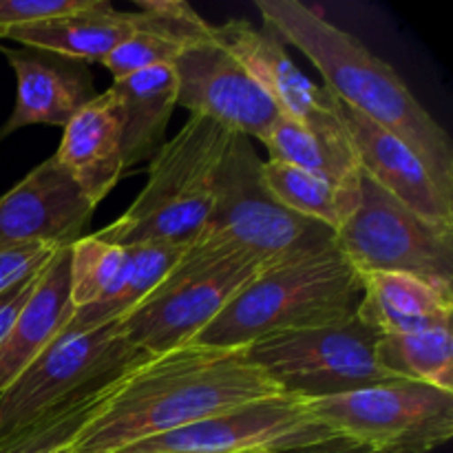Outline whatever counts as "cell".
Masks as SVG:
<instances>
[{
    "mask_svg": "<svg viewBox=\"0 0 453 453\" xmlns=\"http://www.w3.org/2000/svg\"><path fill=\"white\" fill-rule=\"evenodd\" d=\"M42 270L44 268H40L38 273L29 274V277H25L22 281H18L16 286H12L9 290H4L3 295H0V343L7 339L9 330H12L13 323H16L18 314L25 308L27 301L31 299V295H34Z\"/></svg>",
    "mask_w": 453,
    "mask_h": 453,
    "instance_id": "obj_30",
    "label": "cell"
},
{
    "mask_svg": "<svg viewBox=\"0 0 453 453\" xmlns=\"http://www.w3.org/2000/svg\"><path fill=\"white\" fill-rule=\"evenodd\" d=\"M177 106L212 119L233 133L264 142L281 113L250 78L242 62L203 27L181 47L173 62Z\"/></svg>",
    "mask_w": 453,
    "mask_h": 453,
    "instance_id": "obj_11",
    "label": "cell"
},
{
    "mask_svg": "<svg viewBox=\"0 0 453 453\" xmlns=\"http://www.w3.org/2000/svg\"><path fill=\"white\" fill-rule=\"evenodd\" d=\"M270 159L303 168L321 180L330 181L336 188L358 193L361 184V166L357 153L349 144L348 133L343 135H321L295 119L281 118L274 122L268 135L264 137Z\"/></svg>",
    "mask_w": 453,
    "mask_h": 453,
    "instance_id": "obj_22",
    "label": "cell"
},
{
    "mask_svg": "<svg viewBox=\"0 0 453 453\" xmlns=\"http://www.w3.org/2000/svg\"><path fill=\"white\" fill-rule=\"evenodd\" d=\"M264 270L242 252L193 242L168 277L118 321L119 332L149 357L190 343Z\"/></svg>",
    "mask_w": 453,
    "mask_h": 453,
    "instance_id": "obj_6",
    "label": "cell"
},
{
    "mask_svg": "<svg viewBox=\"0 0 453 453\" xmlns=\"http://www.w3.org/2000/svg\"><path fill=\"white\" fill-rule=\"evenodd\" d=\"M58 248L53 246H25L0 250V295L16 286L29 274L38 273L49 264Z\"/></svg>",
    "mask_w": 453,
    "mask_h": 453,
    "instance_id": "obj_29",
    "label": "cell"
},
{
    "mask_svg": "<svg viewBox=\"0 0 453 453\" xmlns=\"http://www.w3.org/2000/svg\"><path fill=\"white\" fill-rule=\"evenodd\" d=\"M283 453H376V451H372L370 447L361 445V442L349 441V438L334 436V438H327V441L314 442V445L296 447V449L283 451Z\"/></svg>",
    "mask_w": 453,
    "mask_h": 453,
    "instance_id": "obj_31",
    "label": "cell"
},
{
    "mask_svg": "<svg viewBox=\"0 0 453 453\" xmlns=\"http://www.w3.org/2000/svg\"><path fill=\"white\" fill-rule=\"evenodd\" d=\"M358 206L334 233L341 255L358 274H411L453 292V230L403 206L361 173Z\"/></svg>",
    "mask_w": 453,
    "mask_h": 453,
    "instance_id": "obj_9",
    "label": "cell"
},
{
    "mask_svg": "<svg viewBox=\"0 0 453 453\" xmlns=\"http://www.w3.org/2000/svg\"><path fill=\"white\" fill-rule=\"evenodd\" d=\"M131 370V367H128ZM124 374V372H122ZM122 374L106 376L91 388L53 407L51 411L31 423L22 432L0 441V453H62L71 447L80 429L97 414L102 405L113 396Z\"/></svg>",
    "mask_w": 453,
    "mask_h": 453,
    "instance_id": "obj_25",
    "label": "cell"
},
{
    "mask_svg": "<svg viewBox=\"0 0 453 453\" xmlns=\"http://www.w3.org/2000/svg\"><path fill=\"white\" fill-rule=\"evenodd\" d=\"M93 211L58 159H44L0 197V250L71 246L84 237Z\"/></svg>",
    "mask_w": 453,
    "mask_h": 453,
    "instance_id": "obj_14",
    "label": "cell"
},
{
    "mask_svg": "<svg viewBox=\"0 0 453 453\" xmlns=\"http://www.w3.org/2000/svg\"><path fill=\"white\" fill-rule=\"evenodd\" d=\"M186 248L188 246H175V243H144V246L127 248L128 259L115 290L100 303L75 310L69 326L62 332L82 334L122 321L168 277Z\"/></svg>",
    "mask_w": 453,
    "mask_h": 453,
    "instance_id": "obj_23",
    "label": "cell"
},
{
    "mask_svg": "<svg viewBox=\"0 0 453 453\" xmlns=\"http://www.w3.org/2000/svg\"><path fill=\"white\" fill-rule=\"evenodd\" d=\"M128 250L113 246L96 234H84L69 246L71 303L75 310L104 301L118 286L127 265Z\"/></svg>",
    "mask_w": 453,
    "mask_h": 453,
    "instance_id": "obj_27",
    "label": "cell"
},
{
    "mask_svg": "<svg viewBox=\"0 0 453 453\" xmlns=\"http://www.w3.org/2000/svg\"><path fill=\"white\" fill-rule=\"evenodd\" d=\"M73 312L69 246H65L58 248L44 265L34 295L20 310L7 339L0 343V394L58 339Z\"/></svg>",
    "mask_w": 453,
    "mask_h": 453,
    "instance_id": "obj_18",
    "label": "cell"
},
{
    "mask_svg": "<svg viewBox=\"0 0 453 453\" xmlns=\"http://www.w3.org/2000/svg\"><path fill=\"white\" fill-rule=\"evenodd\" d=\"M250 137L233 133L215 177L211 217L195 242L224 246L265 268L334 246V230L283 208L264 181Z\"/></svg>",
    "mask_w": 453,
    "mask_h": 453,
    "instance_id": "obj_5",
    "label": "cell"
},
{
    "mask_svg": "<svg viewBox=\"0 0 453 453\" xmlns=\"http://www.w3.org/2000/svg\"><path fill=\"white\" fill-rule=\"evenodd\" d=\"M363 277L332 248L264 270L190 343L248 348L265 336L332 326L357 314Z\"/></svg>",
    "mask_w": 453,
    "mask_h": 453,
    "instance_id": "obj_3",
    "label": "cell"
},
{
    "mask_svg": "<svg viewBox=\"0 0 453 453\" xmlns=\"http://www.w3.org/2000/svg\"><path fill=\"white\" fill-rule=\"evenodd\" d=\"M264 27L303 53L323 87L352 111L414 150L441 193L453 202V144L445 128L411 96L401 75L357 35L299 0H257Z\"/></svg>",
    "mask_w": 453,
    "mask_h": 453,
    "instance_id": "obj_2",
    "label": "cell"
},
{
    "mask_svg": "<svg viewBox=\"0 0 453 453\" xmlns=\"http://www.w3.org/2000/svg\"><path fill=\"white\" fill-rule=\"evenodd\" d=\"M122 133V109L109 87L66 124L53 155L93 208L104 202L127 171Z\"/></svg>",
    "mask_w": 453,
    "mask_h": 453,
    "instance_id": "obj_17",
    "label": "cell"
},
{
    "mask_svg": "<svg viewBox=\"0 0 453 453\" xmlns=\"http://www.w3.org/2000/svg\"><path fill=\"white\" fill-rule=\"evenodd\" d=\"M212 31L277 104L279 113L321 135H343L336 97L305 78L288 53V44L274 31L248 20H228Z\"/></svg>",
    "mask_w": 453,
    "mask_h": 453,
    "instance_id": "obj_13",
    "label": "cell"
},
{
    "mask_svg": "<svg viewBox=\"0 0 453 453\" xmlns=\"http://www.w3.org/2000/svg\"><path fill=\"white\" fill-rule=\"evenodd\" d=\"M261 171L265 186L283 208L305 219L319 221L334 233L352 217L361 199L358 193L336 188L330 181L290 164L268 159Z\"/></svg>",
    "mask_w": 453,
    "mask_h": 453,
    "instance_id": "obj_24",
    "label": "cell"
},
{
    "mask_svg": "<svg viewBox=\"0 0 453 453\" xmlns=\"http://www.w3.org/2000/svg\"><path fill=\"white\" fill-rule=\"evenodd\" d=\"M379 339L354 314L332 326L265 336L246 354L286 396L319 401L392 379L376 361Z\"/></svg>",
    "mask_w": 453,
    "mask_h": 453,
    "instance_id": "obj_7",
    "label": "cell"
},
{
    "mask_svg": "<svg viewBox=\"0 0 453 453\" xmlns=\"http://www.w3.org/2000/svg\"><path fill=\"white\" fill-rule=\"evenodd\" d=\"M281 394L246 348L184 343L124 372L113 396L71 442V453H118Z\"/></svg>",
    "mask_w": 453,
    "mask_h": 453,
    "instance_id": "obj_1",
    "label": "cell"
},
{
    "mask_svg": "<svg viewBox=\"0 0 453 453\" xmlns=\"http://www.w3.org/2000/svg\"><path fill=\"white\" fill-rule=\"evenodd\" d=\"M339 102V100H336ZM339 118L363 175L438 228L453 230V202L447 199L410 146L339 102Z\"/></svg>",
    "mask_w": 453,
    "mask_h": 453,
    "instance_id": "obj_16",
    "label": "cell"
},
{
    "mask_svg": "<svg viewBox=\"0 0 453 453\" xmlns=\"http://www.w3.org/2000/svg\"><path fill=\"white\" fill-rule=\"evenodd\" d=\"M62 453H71V447H69V449H66V451H62Z\"/></svg>",
    "mask_w": 453,
    "mask_h": 453,
    "instance_id": "obj_33",
    "label": "cell"
},
{
    "mask_svg": "<svg viewBox=\"0 0 453 453\" xmlns=\"http://www.w3.org/2000/svg\"><path fill=\"white\" fill-rule=\"evenodd\" d=\"M376 361L392 379L414 380L453 394V332L451 327L380 336Z\"/></svg>",
    "mask_w": 453,
    "mask_h": 453,
    "instance_id": "obj_26",
    "label": "cell"
},
{
    "mask_svg": "<svg viewBox=\"0 0 453 453\" xmlns=\"http://www.w3.org/2000/svg\"><path fill=\"white\" fill-rule=\"evenodd\" d=\"M357 317L380 336L451 327L453 292L411 274H363V295Z\"/></svg>",
    "mask_w": 453,
    "mask_h": 453,
    "instance_id": "obj_20",
    "label": "cell"
},
{
    "mask_svg": "<svg viewBox=\"0 0 453 453\" xmlns=\"http://www.w3.org/2000/svg\"><path fill=\"white\" fill-rule=\"evenodd\" d=\"M122 109L124 166L153 157L166 142V128L177 106V80L173 65L153 66L127 78L113 80Z\"/></svg>",
    "mask_w": 453,
    "mask_h": 453,
    "instance_id": "obj_21",
    "label": "cell"
},
{
    "mask_svg": "<svg viewBox=\"0 0 453 453\" xmlns=\"http://www.w3.org/2000/svg\"><path fill=\"white\" fill-rule=\"evenodd\" d=\"M144 12H118L109 0H96L88 9L35 25L0 29V38L29 49L60 53L91 65L100 62L128 35L144 27Z\"/></svg>",
    "mask_w": 453,
    "mask_h": 453,
    "instance_id": "obj_19",
    "label": "cell"
},
{
    "mask_svg": "<svg viewBox=\"0 0 453 453\" xmlns=\"http://www.w3.org/2000/svg\"><path fill=\"white\" fill-rule=\"evenodd\" d=\"M16 73V106L7 124L0 128V140L18 128L47 124L65 128L80 109L97 97L88 65L42 49L0 47Z\"/></svg>",
    "mask_w": 453,
    "mask_h": 453,
    "instance_id": "obj_15",
    "label": "cell"
},
{
    "mask_svg": "<svg viewBox=\"0 0 453 453\" xmlns=\"http://www.w3.org/2000/svg\"><path fill=\"white\" fill-rule=\"evenodd\" d=\"M96 0H0V29L53 20L88 9Z\"/></svg>",
    "mask_w": 453,
    "mask_h": 453,
    "instance_id": "obj_28",
    "label": "cell"
},
{
    "mask_svg": "<svg viewBox=\"0 0 453 453\" xmlns=\"http://www.w3.org/2000/svg\"><path fill=\"white\" fill-rule=\"evenodd\" d=\"M305 403L336 436L376 453H432L453 436V394L414 380L388 379Z\"/></svg>",
    "mask_w": 453,
    "mask_h": 453,
    "instance_id": "obj_8",
    "label": "cell"
},
{
    "mask_svg": "<svg viewBox=\"0 0 453 453\" xmlns=\"http://www.w3.org/2000/svg\"><path fill=\"white\" fill-rule=\"evenodd\" d=\"M233 131L190 115L175 137L150 157L149 181L119 219L97 239L131 248L144 243L190 246L206 226L215 202V177Z\"/></svg>",
    "mask_w": 453,
    "mask_h": 453,
    "instance_id": "obj_4",
    "label": "cell"
},
{
    "mask_svg": "<svg viewBox=\"0 0 453 453\" xmlns=\"http://www.w3.org/2000/svg\"><path fill=\"white\" fill-rule=\"evenodd\" d=\"M149 354L133 348L109 323L82 334L60 332L58 339L0 394V441L22 432L80 389L106 376L122 374L146 361Z\"/></svg>",
    "mask_w": 453,
    "mask_h": 453,
    "instance_id": "obj_10",
    "label": "cell"
},
{
    "mask_svg": "<svg viewBox=\"0 0 453 453\" xmlns=\"http://www.w3.org/2000/svg\"><path fill=\"white\" fill-rule=\"evenodd\" d=\"M336 434L295 396H274L190 427L149 438L118 453H283Z\"/></svg>",
    "mask_w": 453,
    "mask_h": 453,
    "instance_id": "obj_12",
    "label": "cell"
},
{
    "mask_svg": "<svg viewBox=\"0 0 453 453\" xmlns=\"http://www.w3.org/2000/svg\"><path fill=\"white\" fill-rule=\"evenodd\" d=\"M159 453H180V451H159Z\"/></svg>",
    "mask_w": 453,
    "mask_h": 453,
    "instance_id": "obj_32",
    "label": "cell"
}]
</instances>
